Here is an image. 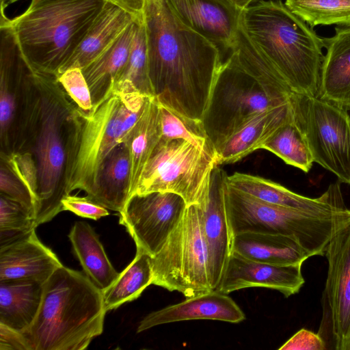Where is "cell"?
Instances as JSON below:
<instances>
[{"label": "cell", "mask_w": 350, "mask_h": 350, "mask_svg": "<svg viewBox=\"0 0 350 350\" xmlns=\"http://www.w3.org/2000/svg\"><path fill=\"white\" fill-rule=\"evenodd\" d=\"M301 266L258 262L230 252L216 290L228 294L245 288L265 287L288 297L297 293L304 284Z\"/></svg>", "instance_id": "cell-17"}, {"label": "cell", "mask_w": 350, "mask_h": 350, "mask_svg": "<svg viewBox=\"0 0 350 350\" xmlns=\"http://www.w3.org/2000/svg\"><path fill=\"white\" fill-rule=\"evenodd\" d=\"M238 7L242 10L248 7L251 4L260 0H232Z\"/></svg>", "instance_id": "cell-42"}, {"label": "cell", "mask_w": 350, "mask_h": 350, "mask_svg": "<svg viewBox=\"0 0 350 350\" xmlns=\"http://www.w3.org/2000/svg\"><path fill=\"white\" fill-rule=\"evenodd\" d=\"M136 18L107 1L84 38L57 76L74 68L82 69L106 50Z\"/></svg>", "instance_id": "cell-23"}, {"label": "cell", "mask_w": 350, "mask_h": 350, "mask_svg": "<svg viewBox=\"0 0 350 350\" xmlns=\"http://www.w3.org/2000/svg\"><path fill=\"white\" fill-rule=\"evenodd\" d=\"M112 91L118 94L138 92L154 96L148 74L146 33L144 15L136 18L129 57L116 79Z\"/></svg>", "instance_id": "cell-30"}, {"label": "cell", "mask_w": 350, "mask_h": 350, "mask_svg": "<svg viewBox=\"0 0 350 350\" xmlns=\"http://www.w3.org/2000/svg\"><path fill=\"white\" fill-rule=\"evenodd\" d=\"M42 1H44V0H31L30 4H34V3H36Z\"/></svg>", "instance_id": "cell-44"}, {"label": "cell", "mask_w": 350, "mask_h": 350, "mask_svg": "<svg viewBox=\"0 0 350 350\" xmlns=\"http://www.w3.org/2000/svg\"><path fill=\"white\" fill-rule=\"evenodd\" d=\"M280 350H325L326 345L321 336L306 329H301L289 338Z\"/></svg>", "instance_id": "cell-39"}, {"label": "cell", "mask_w": 350, "mask_h": 350, "mask_svg": "<svg viewBox=\"0 0 350 350\" xmlns=\"http://www.w3.org/2000/svg\"><path fill=\"white\" fill-rule=\"evenodd\" d=\"M123 102L111 92L94 106L92 114L81 113L67 192L83 190L91 198L95 192L101 165L111 151L123 141Z\"/></svg>", "instance_id": "cell-11"}, {"label": "cell", "mask_w": 350, "mask_h": 350, "mask_svg": "<svg viewBox=\"0 0 350 350\" xmlns=\"http://www.w3.org/2000/svg\"><path fill=\"white\" fill-rule=\"evenodd\" d=\"M245 319L243 310L228 294L213 290L148 314L140 321L137 332L178 321L209 319L238 323Z\"/></svg>", "instance_id": "cell-19"}, {"label": "cell", "mask_w": 350, "mask_h": 350, "mask_svg": "<svg viewBox=\"0 0 350 350\" xmlns=\"http://www.w3.org/2000/svg\"><path fill=\"white\" fill-rule=\"evenodd\" d=\"M326 53L320 72L317 96L350 109V27H336L323 38Z\"/></svg>", "instance_id": "cell-21"}, {"label": "cell", "mask_w": 350, "mask_h": 350, "mask_svg": "<svg viewBox=\"0 0 350 350\" xmlns=\"http://www.w3.org/2000/svg\"><path fill=\"white\" fill-rule=\"evenodd\" d=\"M292 116L290 102L256 115L217 150V165L235 163L261 149L263 144Z\"/></svg>", "instance_id": "cell-22"}, {"label": "cell", "mask_w": 350, "mask_h": 350, "mask_svg": "<svg viewBox=\"0 0 350 350\" xmlns=\"http://www.w3.org/2000/svg\"><path fill=\"white\" fill-rule=\"evenodd\" d=\"M214 153L180 139L161 138L142 172L135 193L172 192L187 206L202 207L208 200Z\"/></svg>", "instance_id": "cell-8"}, {"label": "cell", "mask_w": 350, "mask_h": 350, "mask_svg": "<svg viewBox=\"0 0 350 350\" xmlns=\"http://www.w3.org/2000/svg\"><path fill=\"white\" fill-rule=\"evenodd\" d=\"M0 194L20 203L35 218L34 196L26 183L1 157H0Z\"/></svg>", "instance_id": "cell-36"}, {"label": "cell", "mask_w": 350, "mask_h": 350, "mask_svg": "<svg viewBox=\"0 0 350 350\" xmlns=\"http://www.w3.org/2000/svg\"><path fill=\"white\" fill-rule=\"evenodd\" d=\"M284 4L310 27H350V0H286Z\"/></svg>", "instance_id": "cell-33"}, {"label": "cell", "mask_w": 350, "mask_h": 350, "mask_svg": "<svg viewBox=\"0 0 350 350\" xmlns=\"http://www.w3.org/2000/svg\"><path fill=\"white\" fill-rule=\"evenodd\" d=\"M131 163L126 144L119 143L101 165L96 189L90 198L98 204L121 213L129 199Z\"/></svg>", "instance_id": "cell-28"}, {"label": "cell", "mask_w": 350, "mask_h": 350, "mask_svg": "<svg viewBox=\"0 0 350 350\" xmlns=\"http://www.w3.org/2000/svg\"><path fill=\"white\" fill-rule=\"evenodd\" d=\"M325 256L328 262L318 334L327 349L348 350L350 345V225L332 239Z\"/></svg>", "instance_id": "cell-13"}, {"label": "cell", "mask_w": 350, "mask_h": 350, "mask_svg": "<svg viewBox=\"0 0 350 350\" xmlns=\"http://www.w3.org/2000/svg\"><path fill=\"white\" fill-rule=\"evenodd\" d=\"M230 252L252 260L283 265L303 264L312 257L293 237L252 232L232 236Z\"/></svg>", "instance_id": "cell-24"}, {"label": "cell", "mask_w": 350, "mask_h": 350, "mask_svg": "<svg viewBox=\"0 0 350 350\" xmlns=\"http://www.w3.org/2000/svg\"><path fill=\"white\" fill-rule=\"evenodd\" d=\"M33 70L36 91L14 152H28L36 167L37 227L63 211L81 113L56 75Z\"/></svg>", "instance_id": "cell-2"}, {"label": "cell", "mask_w": 350, "mask_h": 350, "mask_svg": "<svg viewBox=\"0 0 350 350\" xmlns=\"http://www.w3.org/2000/svg\"><path fill=\"white\" fill-rule=\"evenodd\" d=\"M103 291L63 265L44 282L38 312L23 334L29 350H83L103 331Z\"/></svg>", "instance_id": "cell-3"}, {"label": "cell", "mask_w": 350, "mask_h": 350, "mask_svg": "<svg viewBox=\"0 0 350 350\" xmlns=\"http://www.w3.org/2000/svg\"><path fill=\"white\" fill-rule=\"evenodd\" d=\"M153 271L151 256L137 248L132 262L120 273L117 279L103 291L106 312L124 303L137 299L146 287L152 284Z\"/></svg>", "instance_id": "cell-31"}, {"label": "cell", "mask_w": 350, "mask_h": 350, "mask_svg": "<svg viewBox=\"0 0 350 350\" xmlns=\"http://www.w3.org/2000/svg\"><path fill=\"white\" fill-rule=\"evenodd\" d=\"M176 18L220 50H231L243 10L232 0H165Z\"/></svg>", "instance_id": "cell-15"}, {"label": "cell", "mask_w": 350, "mask_h": 350, "mask_svg": "<svg viewBox=\"0 0 350 350\" xmlns=\"http://www.w3.org/2000/svg\"><path fill=\"white\" fill-rule=\"evenodd\" d=\"M0 350H29V349L21 332L0 323Z\"/></svg>", "instance_id": "cell-40"}, {"label": "cell", "mask_w": 350, "mask_h": 350, "mask_svg": "<svg viewBox=\"0 0 350 350\" xmlns=\"http://www.w3.org/2000/svg\"><path fill=\"white\" fill-rule=\"evenodd\" d=\"M293 120L310 148L314 163L350 185V116L348 109L320 98L293 92Z\"/></svg>", "instance_id": "cell-10"}, {"label": "cell", "mask_w": 350, "mask_h": 350, "mask_svg": "<svg viewBox=\"0 0 350 350\" xmlns=\"http://www.w3.org/2000/svg\"><path fill=\"white\" fill-rule=\"evenodd\" d=\"M68 237L85 274L102 291L107 288L120 273L111 265L93 228L85 221H77Z\"/></svg>", "instance_id": "cell-29"}, {"label": "cell", "mask_w": 350, "mask_h": 350, "mask_svg": "<svg viewBox=\"0 0 350 350\" xmlns=\"http://www.w3.org/2000/svg\"><path fill=\"white\" fill-rule=\"evenodd\" d=\"M144 19L154 96L174 111L202 121L222 64L220 49L183 25L165 0H146Z\"/></svg>", "instance_id": "cell-1"}, {"label": "cell", "mask_w": 350, "mask_h": 350, "mask_svg": "<svg viewBox=\"0 0 350 350\" xmlns=\"http://www.w3.org/2000/svg\"><path fill=\"white\" fill-rule=\"evenodd\" d=\"M161 138L159 103L155 96H149L143 113L123 142L131 163L129 198L135 194L145 166Z\"/></svg>", "instance_id": "cell-27"}, {"label": "cell", "mask_w": 350, "mask_h": 350, "mask_svg": "<svg viewBox=\"0 0 350 350\" xmlns=\"http://www.w3.org/2000/svg\"><path fill=\"white\" fill-rule=\"evenodd\" d=\"M62 207L63 211H70L80 217L94 220H98L109 214L107 208L88 196L79 197L68 194L62 200Z\"/></svg>", "instance_id": "cell-38"}, {"label": "cell", "mask_w": 350, "mask_h": 350, "mask_svg": "<svg viewBox=\"0 0 350 350\" xmlns=\"http://www.w3.org/2000/svg\"><path fill=\"white\" fill-rule=\"evenodd\" d=\"M0 154L14 153L36 91L34 70L25 59L1 12L0 27Z\"/></svg>", "instance_id": "cell-12"}, {"label": "cell", "mask_w": 350, "mask_h": 350, "mask_svg": "<svg viewBox=\"0 0 350 350\" xmlns=\"http://www.w3.org/2000/svg\"><path fill=\"white\" fill-rule=\"evenodd\" d=\"M57 78L79 111L85 116H90L94 106L90 90L81 69H68L58 75Z\"/></svg>", "instance_id": "cell-37"}, {"label": "cell", "mask_w": 350, "mask_h": 350, "mask_svg": "<svg viewBox=\"0 0 350 350\" xmlns=\"http://www.w3.org/2000/svg\"><path fill=\"white\" fill-rule=\"evenodd\" d=\"M293 92L284 81H267L256 77L231 51L217 73L202 120L215 154L254 116L288 103Z\"/></svg>", "instance_id": "cell-6"}, {"label": "cell", "mask_w": 350, "mask_h": 350, "mask_svg": "<svg viewBox=\"0 0 350 350\" xmlns=\"http://www.w3.org/2000/svg\"><path fill=\"white\" fill-rule=\"evenodd\" d=\"M151 258L152 284L180 292L185 297L212 291L202 210L198 205L187 206L163 247Z\"/></svg>", "instance_id": "cell-9"}, {"label": "cell", "mask_w": 350, "mask_h": 350, "mask_svg": "<svg viewBox=\"0 0 350 350\" xmlns=\"http://www.w3.org/2000/svg\"><path fill=\"white\" fill-rule=\"evenodd\" d=\"M132 16L139 18L144 15L146 0H107Z\"/></svg>", "instance_id": "cell-41"}, {"label": "cell", "mask_w": 350, "mask_h": 350, "mask_svg": "<svg viewBox=\"0 0 350 350\" xmlns=\"http://www.w3.org/2000/svg\"><path fill=\"white\" fill-rule=\"evenodd\" d=\"M241 25L293 92L317 96L323 38L280 0H260L243 10Z\"/></svg>", "instance_id": "cell-4"}, {"label": "cell", "mask_w": 350, "mask_h": 350, "mask_svg": "<svg viewBox=\"0 0 350 350\" xmlns=\"http://www.w3.org/2000/svg\"><path fill=\"white\" fill-rule=\"evenodd\" d=\"M227 174L216 165L212 171L208 200L201 207L211 290L220 283L230 254V237L225 202Z\"/></svg>", "instance_id": "cell-18"}, {"label": "cell", "mask_w": 350, "mask_h": 350, "mask_svg": "<svg viewBox=\"0 0 350 350\" xmlns=\"http://www.w3.org/2000/svg\"><path fill=\"white\" fill-rule=\"evenodd\" d=\"M135 19L106 50L81 69L90 90L93 106L112 92L116 79L126 64Z\"/></svg>", "instance_id": "cell-26"}, {"label": "cell", "mask_w": 350, "mask_h": 350, "mask_svg": "<svg viewBox=\"0 0 350 350\" xmlns=\"http://www.w3.org/2000/svg\"><path fill=\"white\" fill-rule=\"evenodd\" d=\"M187 206L184 199L174 193H135L119 213V221L126 228L136 248L154 256L181 220Z\"/></svg>", "instance_id": "cell-14"}, {"label": "cell", "mask_w": 350, "mask_h": 350, "mask_svg": "<svg viewBox=\"0 0 350 350\" xmlns=\"http://www.w3.org/2000/svg\"><path fill=\"white\" fill-rule=\"evenodd\" d=\"M62 263L36 236L26 237L0 247V281L36 280L45 282Z\"/></svg>", "instance_id": "cell-20"}, {"label": "cell", "mask_w": 350, "mask_h": 350, "mask_svg": "<svg viewBox=\"0 0 350 350\" xmlns=\"http://www.w3.org/2000/svg\"><path fill=\"white\" fill-rule=\"evenodd\" d=\"M261 149L271 152L286 164L304 172H308L314 163L305 137L293 116L263 144Z\"/></svg>", "instance_id": "cell-32"}, {"label": "cell", "mask_w": 350, "mask_h": 350, "mask_svg": "<svg viewBox=\"0 0 350 350\" xmlns=\"http://www.w3.org/2000/svg\"><path fill=\"white\" fill-rule=\"evenodd\" d=\"M19 0H1V5L2 8H5L8 5L12 4L16 1H18Z\"/></svg>", "instance_id": "cell-43"}, {"label": "cell", "mask_w": 350, "mask_h": 350, "mask_svg": "<svg viewBox=\"0 0 350 350\" xmlns=\"http://www.w3.org/2000/svg\"><path fill=\"white\" fill-rule=\"evenodd\" d=\"M36 228L34 216L27 209L0 194V247L21 239Z\"/></svg>", "instance_id": "cell-35"}, {"label": "cell", "mask_w": 350, "mask_h": 350, "mask_svg": "<svg viewBox=\"0 0 350 350\" xmlns=\"http://www.w3.org/2000/svg\"><path fill=\"white\" fill-rule=\"evenodd\" d=\"M44 283L29 279L1 280L0 323L25 332L38 312Z\"/></svg>", "instance_id": "cell-25"}, {"label": "cell", "mask_w": 350, "mask_h": 350, "mask_svg": "<svg viewBox=\"0 0 350 350\" xmlns=\"http://www.w3.org/2000/svg\"><path fill=\"white\" fill-rule=\"evenodd\" d=\"M225 202L230 237L246 232L286 235L297 240L311 256H325L332 239L350 225V209L318 215L261 201L227 183Z\"/></svg>", "instance_id": "cell-7"}, {"label": "cell", "mask_w": 350, "mask_h": 350, "mask_svg": "<svg viewBox=\"0 0 350 350\" xmlns=\"http://www.w3.org/2000/svg\"><path fill=\"white\" fill-rule=\"evenodd\" d=\"M227 185L261 201L318 215L327 216L347 211L340 182L332 183L319 198L296 193L272 180L248 174L235 172L227 176Z\"/></svg>", "instance_id": "cell-16"}, {"label": "cell", "mask_w": 350, "mask_h": 350, "mask_svg": "<svg viewBox=\"0 0 350 350\" xmlns=\"http://www.w3.org/2000/svg\"><path fill=\"white\" fill-rule=\"evenodd\" d=\"M107 0H44L9 23L25 59L38 72L57 76Z\"/></svg>", "instance_id": "cell-5"}, {"label": "cell", "mask_w": 350, "mask_h": 350, "mask_svg": "<svg viewBox=\"0 0 350 350\" xmlns=\"http://www.w3.org/2000/svg\"><path fill=\"white\" fill-rule=\"evenodd\" d=\"M158 103L161 138L183 139L202 150L215 154L201 120L183 116L159 102Z\"/></svg>", "instance_id": "cell-34"}]
</instances>
